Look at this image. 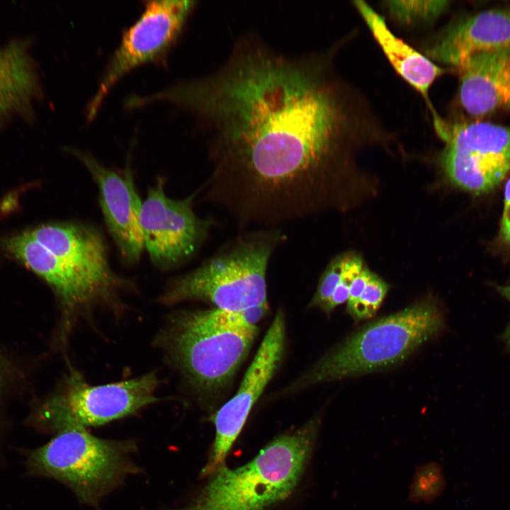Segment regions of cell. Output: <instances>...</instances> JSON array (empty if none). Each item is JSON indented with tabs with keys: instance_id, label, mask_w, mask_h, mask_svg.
<instances>
[{
	"instance_id": "6da1fadb",
	"label": "cell",
	"mask_w": 510,
	"mask_h": 510,
	"mask_svg": "<svg viewBox=\"0 0 510 510\" xmlns=\"http://www.w3.org/2000/svg\"><path fill=\"white\" fill-rule=\"evenodd\" d=\"M325 74L248 40L216 72L152 95L208 130L205 198L240 228H278L328 204L347 118Z\"/></svg>"
},
{
	"instance_id": "7a4b0ae2",
	"label": "cell",
	"mask_w": 510,
	"mask_h": 510,
	"mask_svg": "<svg viewBox=\"0 0 510 510\" xmlns=\"http://www.w3.org/2000/svg\"><path fill=\"white\" fill-rule=\"evenodd\" d=\"M436 300L427 298L366 324L320 358L296 389L386 369L401 363L444 327Z\"/></svg>"
},
{
	"instance_id": "3957f363",
	"label": "cell",
	"mask_w": 510,
	"mask_h": 510,
	"mask_svg": "<svg viewBox=\"0 0 510 510\" xmlns=\"http://www.w3.org/2000/svg\"><path fill=\"white\" fill-rule=\"evenodd\" d=\"M283 239L278 228L241 234L198 267L171 280L162 301L203 300L228 312L268 305L267 268Z\"/></svg>"
},
{
	"instance_id": "277c9868",
	"label": "cell",
	"mask_w": 510,
	"mask_h": 510,
	"mask_svg": "<svg viewBox=\"0 0 510 510\" xmlns=\"http://www.w3.org/2000/svg\"><path fill=\"white\" fill-rule=\"evenodd\" d=\"M319 418L276 438L249 463L215 472L198 496L176 510H264L289 496L311 456Z\"/></svg>"
},
{
	"instance_id": "5b68a950",
	"label": "cell",
	"mask_w": 510,
	"mask_h": 510,
	"mask_svg": "<svg viewBox=\"0 0 510 510\" xmlns=\"http://www.w3.org/2000/svg\"><path fill=\"white\" fill-rule=\"evenodd\" d=\"M137 449L132 440L103 439L86 429H64L27 453L26 468L31 475L61 482L81 504L98 508L128 476L141 472L132 460Z\"/></svg>"
},
{
	"instance_id": "8992f818",
	"label": "cell",
	"mask_w": 510,
	"mask_h": 510,
	"mask_svg": "<svg viewBox=\"0 0 510 510\" xmlns=\"http://www.w3.org/2000/svg\"><path fill=\"white\" fill-rule=\"evenodd\" d=\"M256 329L240 312L215 308L177 316L166 341L174 360L193 385L215 392L228 383L246 356Z\"/></svg>"
},
{
	"instance_id": "52a82bcc",
	"label": "cell",
	"mask_w": 510,
	"mask_h": 510,
	"mask_svg": "<svg viewBox=\"0 0 510 510\" xmlns=\"http://www.w3.org/2000/svg\"><path fill=\"white\" fill-rule=\"evenodd\" d=\"M154 373L101 385H89L78 374L67 380L62 389L38 407L33 422L46 430L86 429L108 423L135 413L158 400Z\"/></svg>"
},
{
	"instance_id": "ba28073f",
	"label": "cell",
	"mask_w": 510,
	"mask_h": 510,
	"mask_svg": "<svg viewBox=\"0 0 510 510\" xmlns=\"http://www.w3.org/2000/svg\"><path fill=\"white\" fill-rule=\"evenodd\" d=\"M443 166L450 181L478 194L494 188L510 170V127L475 122L448 130Z\"/></svg>"
},
{
	"instance_id": "9c48e42d",
	"label": "cell",
	"mask_w": 510,
	"mask_h": 510,
	"mask_svg": "<svg viewBox=\"0 0 510 510\" xmlns=\"http://www.w3.org/2000/svg\"><path fill=\"white\" fill-rule=\"evenodd\" d=\"M195 6L188 0L150 1L137 21L125 33L88 108L96 114L105 96L125 74L163 55L179 35Z\"/></svg>"
},
{
	"instance_id": "30bf717a",
	"label": "cell",
	"mask_w": 510,
	"mask_h": 510,
	"mask_svg": "<svg viewBox=\"0 0 510 510\" xmlns=\"http://www.w3.org/2000/svg\"><path fill=\"white\" fill-rule=\"evenodd\" d=\"M193 196L182 200L168 197L164 181L149 188L142 202L140 225L144 246L158 266H174L195 254L205 239L211 221L193 209Z\"/></svg>"
},
{
	"instance_id": "8fae6325",
	"label": "cell",
	"mask_w": 510,
	"mask_h": 510,
	"mask_svg": "<svg viewBox=\"0 0 510 510\" xmlns=\"http://www.w3.org/2000/svg\"><path fill=\"white\" fill-rule=\"evenodd\" d=\"M285 345V320L276 314L236 394L216 413L215 437L202 475L216 472L240 434L251 409L275 374L282 360Z\"/></svg>"
},
{
	"instance_id": "7c38bea8",
	"label": "cell",
	"mask_w": 510,
	"mask_h": 510,
	"mask_svg": "<svg viewBox=\"0 0 510 510\" xmlns=\"http://www.w3.org/2000/svg\"><path fill=\"white\" fill-rule=\"evenodd\" d=\"M91 173L99 191V202L109 232L128 263L137 261L144 249L140 225L142 202L130 172L119 173L91 155L72 149Z\"/></svg>"
},
{
	"instance_id": "4fadbf2b",
	"label": "cell",
	"mask_w": 510,
	"mask_h": 510,
	"mask_svg": "<svg viewBox=\"0 0 510 510\" xmlns=\"http://www.w3.org/2000/svg\"><path fill=\"white\" fill-rule=\"evenodd\" d=\"M1 244L9 254L43 278L69 309L85 306L113 294L52 254L29 232L7 237Z\"/></svg>"
},
{
	"instance_id": "5bb4252c",
	"label": "cell",
	"mask_w": 510,
	"mask_h": 510,
	"mask_svg": "<svg viewBox=\"0 0 510 510\" xmlns=\"http://www.w3.org/2000/svg\"><path fill=\"white\" fill-rule=\"evenodd\" d=\"M510 47V9L467 17L447 28L426 50L434 60L459 68L478 54Z\"/></svg>"
},
{
	"instance_id": "9a60e30c",
	"label": "cell",
	"mask_w": 510,
	"mask_h": 510,
	"mask_svg": "<svg viewBox=\"0 0 510 510\" xmlns=\"http://www.w3.org/2000/svg\"><path fill=\"white\" fill-rule=\"evenodd\" d=\"M52 254L113 293L120 285L108 264L106 245L100 234L84 225L48 223L29 231Z\"/></svg>"
},
{
	"instance_id": "2e32d148",
	"label": "cell",
	"mask_w": 510,
	"mask_h": 510,
	"mask_svg": "<svg viewBox=\"0 0 510 510\" xmlns=\"http://www.w3.org/2000/svg\"><path fill=\"white\" fill-rule=\"evenodd\" d=\"M458 69L460 102L468 113L510 108V47L472 56Z\"/></svg>"
},
{
	"instance_id": "e0dca14e",
	"label": "cell",
	"mask_w": 510,
	"mask_h": 510,
	"mask_svg": "<svg viewBox=\"0 0 510 510\" xmlns=\"http://www.w3.org/2000/svg\"><path fill=\"white\" fill-rule=\"evenodd\" d=\"M42 94L28 40L0 46V127L15 117L33 118V102Z\"/></svg>"
},
{
	"instance_id": "ac0fdd59",
	"label": "cell",
	"mask_w": 510,
	"mask_h": 510,
	"mask_svg": "<svg viewBox=\"0 0 510 510\" xmlns=\"http://www.w3.org/2000/svg\"><path fill=\"white\" fill-rule=\"evenodd\" d=\"M353 4L396 72L427 99L430 86L443 70L395 36L384 18L367 3L357 0Z\"/></svg>"
},
{
	"instance_id": "d6986e66",
	"label": "cell",
	"mask_w": 510,
	"mask_h": 510,
	"mask_svg": "<svg viewBox=\"0 0 510 510\" xmlns=\"http://www.w3.org/2000/svg\"><path fill=\"white\" fill-rule=\"evenodd\" d=\"M446 486L441 465L435 461L425 463L416 467L408 500L413 504L431 503L443 494Z\"/></svg>"
},
{
	"instance_id": "ffe728a7",
	"label": "cell",
	"mask_w": 510,
	"mask_h": 510,
	"mask_svg": "<svg viewBox=\"0 0 510 510\" xmlns=\"http://www.w3.org/2000/svg\"><path fill=\"white\" fill-rule=\"evenodd\" d=\"M448 1H388L390 15L404 24L429 23L436 20L448 8Z\"/></svg>"
},
{
	"instance_id": "44dd1931",
	"label": "cell",
	"mask_w": 510,
	"mask_h": 510,
	"mask_svg": "<svg viewBox=\"0 0 510 510\" xmlns=\"http://www.w3.org/2000/svg\"><path fill=\"white\" fill-rule=\"evenodd\" d=\"M389 288V284L373 272L362 293L346 312L356 322L371 318L380 307Z\"/></svg>"
},
{
	"instance_id": "7402d4cb",
	"label": "cell",
	"mask_w": 510,
	"mask_h": 510,
	"mask_svg": "<svg viewBox=\"0 0 510 510\" xmlns=\"http://www.w3.org/2000/svg\"><path fill=\"white\" fill-rule=\"evenodd\" d=\"M363 268V259L360 256L344 255L341 280L323 310L328 316L337 306L347 302L350 285Z\"/></svg>"
},
{
	"instance_id": "603a6c76",
	"label": "cell",
	"mask_w": 510,
	"mask_h": 510,
	"mask_svg": "<svg viewBox=\"0 0 510 510\" xmlns=\"http://www.w3.org/2000/svg\"><path fill=\"white\" fill-rule=\"evenodd\" d=\"M344 259V255H340L329 263L318 282L317 290L308 305L309 307L324 310L341 280Z\"/></svg>"
},
{
	"instance_id": "cb8c5ba5",
	"label": "cell",
	"mask_w": 510,
	"mask_h": 510,
	"mask_svg": "<svg viewBox=\"0 0 510 510\" xmlns=\"http://www.w3.org/2000/svg\"><path fill=\"white\" fill-rule=\"evenodd\" d=\"M372 273L371 271L364 266L362 271L354 278L350 285L346 310L351 308L355 304L364 290Z\"/></svg>"
},
{
	"instance_id": "d4e9b609",
	"label": "cell",
	"mask_w": 510,
	"mask_h": 510,
	"mask_svg": "<svg viewBox=\"0 0 510 510\" xmlns=\"http://www.w3.org/2000/svg\"><path fill=\"white\" fill-rule=\"evenodd\" d=\"M500 238L510 245V178L508 180L504 193V205L501 220Z\"/></svg>"
},
{
	"instance_id": "484cf974",
	"label": "cell",
	"mask_w": 510,
	"mask_h": 510,
	"mask_svg": "<svg viewBox=\"0 0 510 510\" xmlns=\"http://www.w3.org/2000/svg\"><path fill=\"white\" fill-rule=\"evenodd\" d=\"M498 292L510 302V285H497Z\"/></svg>"
},
{
	"instance_id": "4316f807",
	"label": "cell",
	"mask_w": 510,
	"mask_h": 510,
	"mask_svg": "<svg viewBox=\"0 0 510 510\" xmlns=\"http://www.w3.org/2000/svg\"><path fill=\"white\" fill-rule=\"evenodd\" d=\"M5 366L0 356V394L5 382Z\"/></svg>"
},
{
	"instance_id": "83f0119b",
	"label": "cell",
	"mask_w": 510,
	"mask_h": 510,
	"mask_svg": "<svg viewBox=\"0 0 510 510\" xmlns=\"http://www.w3.org/2000/svg\"><path fill=\"white\" fill-rule=\"evenodd\" d=\"M502 339L506 346L510 350V323L506 327L505 331L502 334Z\"/></svg>"
}]
</instances>
